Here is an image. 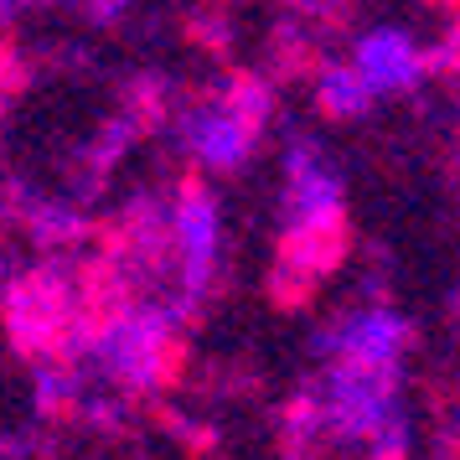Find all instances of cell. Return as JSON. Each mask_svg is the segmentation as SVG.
<instances>
[{
  "label": "cell",
  "mask_w": 460,
  "mask_h": 460,
  "mask_svg": "<svg viewBox=\"0 0 460 460\" xmlns=\"http://www.w3.org/2000/svg\"><path fill=\"white\" fill-rule=\"evenodd\" d=\"M22 5H42V0H0V16H11V11H22Z\"/></svg>",
  "instance_id": "11"
},
{
  "label": "cell",
  "mask_w": 460,
  "mask_h": 460,
  "mask_svg": "<svg viewBox=\"0 0 460 460\" xmlns=\"http://www.w3.org/2000/svg\"><path fill=\"white\" fill-rule=\"evenodd\" d=\"M409 347H414V326L394 305H357L336 315L332 332L321 336V352L352 367H403Z\"/></svg>",
  "instance_id": "5"
},
{
  "label": "cell",
  "mask_w": 460,
  "mask_h": 460,
  "mask_svg": "<svg viewBox=\"0 0 460 460\" xmlns=\"http://www.w3.org/2000/svg\"><path fill=\"white\" fill-rule=\"evenodd\" d=\"M88 315V300H84V285L78 274L47 259L37 270L26 274H11L5 290H0V321H5V336L22 357H63L73 326Z\"/></svg>",
  "instance_id": "3"
},
{
  "label": "cell",
  "mask_w": 460,
  "mask_h": 460,
  "mask_svg": "<svg viewBox=\"0 0 460 460\" xmlns=\"http://www.w3.org/2000/svg\"><path fill=\"white\" fill-rule=\"evenodd\" d=\"M166 238L176 249V270H181L171 311L187 321L212 295V279H217V264H223V208H217V191L208 181H181L176 187L166 208Z\"/></svg>",
  "instance_id": "4"
},
{
  "label": "cell",
  "mask_w": 460,
  "mask_h": 460,
  "mask_svg": "<svg viewBox=\"0 0 460 460\" xmlns=\"http://www.w3.org/2000/svg\"><path fill=\"white\" fill-rule=\"evenodd\" d=\"M176 326H181V315L171 305H150V300H129L109 315L88 311L73 326L63 357L84 377H99L104 388H114L119 398H146L171 373Z\"/></svg>",
  "instance_id": "2"
},
{
  "label": "cell",
  "mask_w": 460,
  "mask_h": 460,
  "mask_svg": "<svg viewBox=\"0 0 460 460\" xmlns=\"http://www.w3.org/2000/svg\"><path fill=\"white\" fill-rule=\"evenodd\" d=\"M347 253V191L341 171L321 140L295 135L285 150V191H279V264L274 295L305 300V295L341 264Z\"/></svg>",
  "instance_id": "1"
},
{
  "label": "cell",
  "mask_w": 460,
  "mask_h": 460,
  "mask_svg": "<svg viewBox=\"0 0 460 460\" xmlns=\"http://www.w3.org/2000/svg\"><path fill=\"white\" fill-rule=\"evenodd\" d=\"M377 104V93L362 84V73L352 63H326L315 73V109L336 119V125H357V119H367Z\"/></svg>",
  "instance_id": "8"
},
{
  "label": "cell",
  "mask_w": 460,
  "mask_h": 460,
  "mask_svg": "<svg viewBox=\"0 0 460 460\" xmlns=\"http://www.w3.org/2000/svg\"><path fill=\"white\" fill-rule=\"evenodd\" d=\"M181 150L197 171H238L253 155V140H259V125H249L228 99H208V104H191L181 114Z\"/></svg>",
  "instance_id": "6"
},
{
  "label": "cell",
  "mask_w": 460,
  "mask_h": 460,
  "mask_svg": "<svg viewBox=\"0 0 460 460\" xmlns=\"http://www.w3.org/2000/svg\"><path fill=\"white\" fill-rule=\"evenodd\" d=\"M22 217H26L31 243L47 253H67L88 233L84 212L73 208V202H58V197H31V202H22Z\"/></svg>",
  "instance_id": "9"
},
{
  "label": "cell",
  "mask_w": 460,
  "mask_h": 460,
  "mask_svg": "<svg viewBox=\"0 0 460 460\" xmlns=\"http://www.w3.org/2000/svg\"><path fill=\"white\" fill-rule=\"evenodd\" d=\"M347 63L362 73V84L373 88L377 99L409 93V88H419L429 78V52L403 26H373V31H362L352 42V58Z\"/></svg>",
  "instance_id": "7"
},
{
  "label": "cell",
  "mask_w": 460,
  "mask_h": 460,
  "mask_svg": "<svg viewBox=\"0 0 460 460\" xmlns=\"http://www.w3.org/2000/svg\"><path fill=\"white\" fill-rule=\"evenodd\" d=\"M84 11H88L99 26H114V22L129 11V0H84Z\"/></svg>",
  "instance_id": "10"
}]
</instances>
